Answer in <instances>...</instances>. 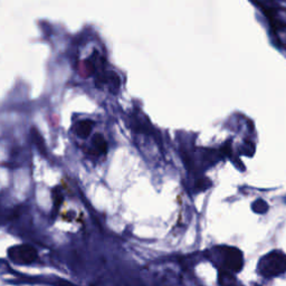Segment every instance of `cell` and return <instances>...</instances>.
I'll return each mask as SVG.
<instances>
[{
  "label": "cell",
  "mask_w": 286,
  "mask_h": 286,
  "mask_svg": "<svg viewBox=\"0 0 286 286\" xmlns=\"http://www.w3.org/2000/svg\"><path fill=\"white\" fill-rule=\"evenodd\" d=\"M258 272L265 277H276L286 272V255L282 251L273 250L261 258Z\"/></svg>",
  "instance_id": "6da1fadb"
},
{
  "label": "cell",
  "mask_w": 286,
  "mask_h": 286,
  "mask_svg": "<svg viewBox=\"0 0 286 286\" xmlns=\"http://www.w3.org/2000/svg\"><path fill=\"white\" fill-rule=\"evenodd\" d=\"M256 286H259V285H256Z\"/></svg>",
  "instance_id": "30bf717a"
},
{
  "label": "cell",
  "mask_w": 286,
  "mask_h": 286,
  "mask_svg": "<svg viewBox=\"0 0 286 286\" xmlns=\"http://www.w3.org/2000/svg\"><path fill=\"white\" fill-rule=\"evenodd\" d=\"M251 208H253V210L256 213L263 215V213L267 212L268 205H267V203H266V201L262 200V199H258L253 204V206H251Z\"/></svg>",
  "instance_id": "8992f818"
},
{
  "label": "cell",
  "mask_w": 286,
  "mask_h": 286,
  "mask_svg": "<svg viewBox=\"0 0 286 286\" xmlns=\"http://www.w3.org/2000/svg\"><path fill=\"white\" fill-rule=\"evenodd\" d=\"M8 256L17 264H32L37 259V250L29 245H18L9 248Z\"/></svg>",
  "instance_id": "7a4b0ae2"
},
{
  "label": "cell",
  "mask_w": 286,
  "mask_h": 286,
  "mask_svg": "<svg viewBox=\"0 0 286 286\" xmlns=\"http://www.w3.org/2000/svg\"><path fill=\"white\" fill-rule=\"evenodd\" d=\"M108 152V143L102 134H95L92 139V149L90 150V153L93 155L105 154Z\"/></svg>",
  "instance_id": "5b68a950"
},
{
  "label": "cell",
  "mask_w": 286,
  "mask_h": 286,
  "mask_svg": "<svg viewBox=\"0 0 286 286\" xmlns=\"http://www.w3.org/2000/svg\"><path fill=\"white\" fill-rule=\"evenodd\" d=\"M63 199H64L63 194L60 193L58 188H55L54 190H53V201H54L56 209L59 208V205L63 203Z\"/></svg>",
  "instance_id": "ba28073f"
},
{
  "label": "cell",
  "mask_w": 286,
  "mask_h": 286,
  "mask_svg": "<svg viewBox=\"0 0 286 286\" xmlns=\"http://www.w3.org/2000/svg\"><path fill=\"white\" fill-rule=\"evenodd\" d=\"M225 267L232 273H238L244 266L243 253L235 247H226L224 251Z\"/></svg>",
  "instance_id": "3957f363"
},
{
  "label": "cell",
  "mask_w": 286,
  "mask_h": 286,
  "mask_svg": "<svg viewBox=\"0 0 286 286\" xmlns=\"http://www.w3.org/2000/svg\"><path fill=\"white\" fill-rule=\"evenodd\" d=\"M56 286H74L72 283L67 281H64V280H58L56 282Z\"/></svg>",
  "instance_id": "9c48e42d"
},
{
  "label": "cell",
  "mask_w": 286,
  "mask_h": 286,
  "mask_svg": "<svg viewBox=\"0 0 286 286\" xmlns=\"http://www.w3.org/2000/svg\"><path fill=\"white\" fill-rule=\"evenodd\" d=\"M94 127L93 121L91 120H82L76 122V123L73 125V132L76 135L79 136L82 139H86L89 138L91 132H92V129Z\"/></svg>",
  "instance_id": "277c9868"
},
{
  "label": "cell",
  "mask_w": 286,
  "mask_h": 286,
  "mask_svg": "<svg viewBox=\"0 0 286 286\" xmlns=\"http://www.w3.org/2000/svg\"><path fill=\"white\" fill-rule=\"evenodd\" d=\"M219 281L222 286H235V280L228 273H220Z\"/></svg>",
  "instance_id": "52a82bcc"
}]
</instances>
